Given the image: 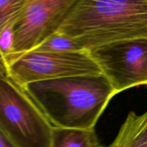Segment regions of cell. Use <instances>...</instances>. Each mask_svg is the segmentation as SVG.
Masks as SVG:
<instances>
[{
	"label": "cell",
	"mask_w": 147,
	"mask_h": 147,
	"mask_svg": "<svg viewBox=\"0 0 147 147\" xmlns=\"http://www.w3.org/2000/svg\"><path fill=\"white\" fill-rule=\"evenodd\" d=\"M109 147H147V111L142 115L131 111Z\"/></svg>",
	"instance_id": "7"
},
{
	"label": "cell",
	"mask_w": 147,
	"mask_h": 147,
	"mask_svg": "<svg viewBox=\"0 0 147 147\" xmlns=\"http://www.w3.org/2000/svg\"><path fill=\"white\" fill-rule=\"evenodd\" d=\"M50 147H99L95 129H65L53 126Z\"/></svg>",
	"instance_id": "8"
},
{
	"label": "cell",
	"mask_w": 147,
	"mask_h": 147,
	"mask_svg": "<svg viewBox=\"0 0 147 147\" xmlns=\"http://www.w3.org/2000/svg\"><path fill=\"white\" fill-rule=\"evenodd\" d=\"M32 51L47 53H69L87 51L68 37L56 32Z\"/></svg>",
	"instance_id": "9"
},
{
	"label": "cell",
	"mask_w": 147,
	"mask_h": 147,
	"mask_svg": "<svg viewBox=\"0 0 147 147\" xmlns=\"http://www.w3.org/2000/svg\"><path fill=\"white\" fill-rule=\"evenodd\" d=\"M0 131L19 147H50L53 126L9 73H0Z\"/></svg>",
	"instance_id": "3"
},
{
	"label": "cell",
	"mask_w": 147,
	"mask_h": 147,
	"mask_svg": "<svg viewBox=\"0 0 147 147\" xmlns=\"http://www.w3.org/2000/svg\"><path fill=\"white\" fill-rule=\"evenodd\" d=\"M8 70L11 78L23 87L43 80L103 74L88 51H31L11 63L8 66Z\"/></svg>",
	"instance_id": "4"
},
{
	"label": "cell",
	"mask_w": 147,
	"mask_h": 147,
	"mask_svg": "<svg viewBox=\"0 0 147 147\" xmlns=\"http://www.w3.org/2000/svg\"><path fill=\"white\" fill-rule=\"evenodd\" d=\"M53 126L94 129L116 91L103 74L73 76L24 86Z\"/></svg>",
	"instance_id": "1"
},
{
	"label": "cell",
	"mask_w": 147,
	"mask_h": 147,
	"mask_svg": "<svg viewBox=\"0 0 147 147\" xmlns=\"http://www.w3.org/2000/svg\"><path fill=\"white\" fill-rule=\"evenodd\" d=\"M0 147H19L6 134L0 131Z\"/></svg>",
	"instance_id": "12"
},
{
	"label": "cell",
	"mask_w": 147,
	"mask_h": 147,
	"mask_svg": "<svg viewBox=\"0 0 147 147\" xmlns=\"http://www.w3.org/2000/svg\"><path fill=\"white\" fill-rule=\"evenodd\" d=\"M57 32L87 51L147 38V0H77Z\"/></svg>",
	"instance_id": "2"
},
{
	"label": "cell",
	"mask_w": 147,
	"mask_h": 147,
	"mask_svg": "<svg viewBox=\"0 0 147 147\" xmlns=\"http://www.w3.org/2000/svg\"><path fill=\"white\" fill-rule=\"evenodd\" d=\"M77 0H29L14 27L11 63L31 52L55 34Z\"/></svg>",
	"instance_id": "6"
},
{
	"label": "cell",
	"mask_w": 147,
	"mask_h": 147,
	"mask_svg": "<svg viewBox=\"0 0 147 147\" xmlns=\"http://www.w3.org/2000/svg\"><path fill=\"white\" fill-rule=\"evenodd\" d=\"M29 0H0V28L16 23Z\"/></svg>",
	"instance_id": "10"
},
{
	"label": "cell",
	"mask_w": 147,
	"mask_h": 147,
	"mask_svg": "<svg viewBox=\"0 0 147 147\" xmlns=\"http://www.w3.org/2000/svg\"><path fill=\"white\" fill-rule=\"evenodd\" d=\"M16 23H10L0 28V53L1 58L5 63L14 55V27Z\"/></svg>",
	"instance_id": "11"
},
{
	"label": "cell",
	"mask_w": 147,
	"mask_h": 147,
	"mask_svg": "<svg viewBox=\"0 0 147 147\" xmlns=\"http://www.w3.org/2000/svg\"><path fill=\"white\" fill-rule=\"evenodd\" d=\"M88 52L117 93L147 86V38L117 42Z\"/></svg>",
	"instance_id": "5"
}]
</instances>
